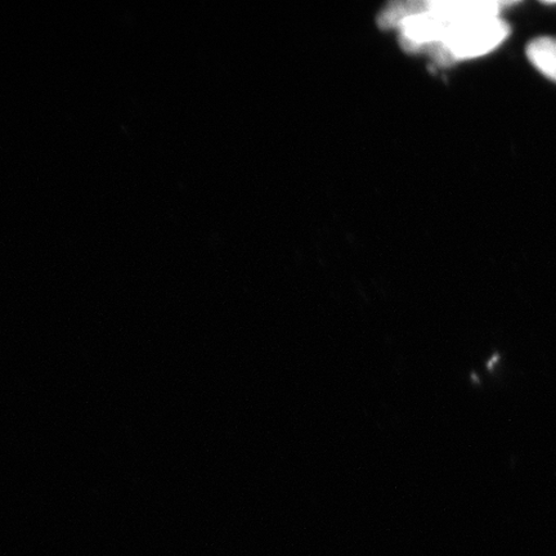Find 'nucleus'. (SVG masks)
I'll use <instances>...</instances> for the list:
<instances>
[{
    "label": "nucleus",
    "instance_id": "f03ea898",
    "mask_svg": "<svg viewBox=\"0 0 556 556\" xmlns=\"http://www.w3.org/2000/svg\"><path fill=\"white\" fill-rule=\"evenodd\" d=\"M527 58L546 78L556 83V38L533 39L527 46Z\"/></svg>",
    "mask_w": 556,
    "mask_h": 556
},
{
    "label": "nucleus",
    "instance_id": "f257e3e1",
    "mask_svg": "<svg viewBox=\"0 0 556 556\" xmlns=\"http://www.w3.org/2000/svg\"><path fill=\"white\" fill-rule=\"evenodd\" d=\"M429 4L443 25L440 43L427 51L438 65L451 66L457 61L481 58L495 51L509 37L510 26L500 17L451 23L432 2Z\"/></svg>",
    "mask_w": 556,
    "mask_h": 556
}]
</instances>
